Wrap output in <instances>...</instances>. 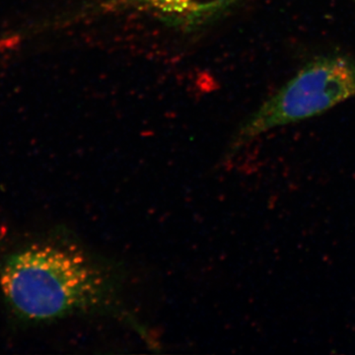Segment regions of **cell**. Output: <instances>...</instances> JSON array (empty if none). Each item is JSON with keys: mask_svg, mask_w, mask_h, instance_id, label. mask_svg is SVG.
Masks as SVG:
<instances>
[{"mask_svg": "<svg viewBox=\"0 0 355 355\" xmlns=\"http://www.w3.org/2000/svg\"><path fill=\"white\" fill-rule=\"evenodd\" d=\"M0 286L9 305L30 321L118 314L121 309L112 272L71 245L39 244L21 250L2 266Z\"/></svg>", "mask_w": 355, "mask_h": 355, "instance_id": "6da1fadb", "label": "cell"}, {"mask_svg": "<svg viewBox=\"0 0 355 355\" xmlns=\"http://www.w3.org/2000/svg\"><path fill=\"white\" fill-rule=\"evenodd\" d=\"M355 98V60L324 55L305 64L268 98L238 130L231 144L235 153L257 137L329 111Z\"/></svg>", "mask_w": 355, "mask_h": 355, "instance_id": "7a4b0ae2", "label": "cell"}, {"mask_svg": "<svg viewBox=\"0 0 355 355\" xmlns=\"http://www.w3.org/2000/svg\"><path fill=\"white\" fill-rule=\"evenodd\" d=\"M166 24L193 28L227 12L238 0H128Z\"/></svg>", "mask_w": 355, "mask_h": 355, "instance_id": "3957f363", "label": "cell"}, {"mask_svg": "<svg viewBox=\"0 0 355 355\" xmlns=\"http://www.w3.org/2000/svg\"><path fill=\"white\" fill-rule=\"evenodd\" d=\"M354 1H355V0H354Z\"/></svg>", "mask_w": 355, "mask_h": 355, "instance_id": "277c9868", "label": "cell"}]
</instances>
